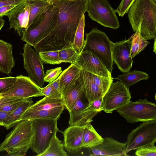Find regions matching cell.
Returning <instances> with one entry per match:
<instances>
[{
  "mask_svg": "<svg viewBox=\"0 0 156 156\" xmlns=\"http://www.w3.org/2000/svg\"><path fill=\"white\" fill-rule=\"evenodd\" d=\"M132 36L128 39L112 43V54L113 61L123 73L129 71L133 60L131 55Z\"/></svg>",
  "mask_w": 156,
  "mask_h": 156,
  "instance_id": "5bb4252c",
  "label": "cell"
},
{
  "mask_svg": "<svg viewBox=\"0 0 156 156\" xmlns=\"http://www.w3.org/2000/svg\"><path fill=\"white\" fill-rule=\"evenodd\" d=\"M135 0H122L119 5L115 10L119 15L123 16L127 13L129 8Z\"/></svg>",
  "mask_w": 156,
  "mask_h": 156,
  "instance_id": "8d00e7d4",
  "label": "cell"
},
{
  "mask_svg": "<svg viewBox=\"0 0 156 156\" xmlns=\"http://www.w3.org/2000/svg\"><path fill=\"white\" fill-rule=\"evenodd\" d=\"M26 99H18L12 101L0 107V110L11 112L16 109Z\"/></svg>",
  "mask_w": 156,
  "mask_h": 156,
  "instance_id": "74e56055",
  "label": "cell"
},
{
  "mask_svg": "<svg viewBox=\"0 0 156 156\" xmlns=\"http://www.w3.org/2000/svg\"><path fill=\"white\" fill-rule=\"evenodd\" d=\"M154 144L152 143L137 149L135 155L138 156H156V147Z\"/></svg>",
  "mask_w": 156,
  "mask_h": 156,
  "instance_id": "836d02e7",
  "label": "cell"
},
{
  "mask_svg": "<svg viewBox=\"0 0 156 156\" xmlns=\"http://www.w3.org/2000/svg\"><path fill=\"white\" fill-rule=\"evenodd\" d=\"M80 77L83 83L84 94L89 104L103 97L113 82L112 77L101 76L81 69Z\"/></svg>",
  "mask_w": 156,
  "mask_h": 156,
  "instance_id": "8fae6325",
  "label": "cell"
},
{
  "mask_svg": "<svg viewBox=\"0 0 156 156\" xmlns=\"http://www.w3.org/2000/svg\"><path fill=\"white\" fill-rule=\"evenodd\" d=\"M102 97H101L98 98L91 104H89L92 109L97 111L98 112H99L100 106L102 102Z\"/></svg>",
  "mask_w": 156,
  "mask_h": 156,
  "instance_id": "60d3db41",
  "label": "cell"
},
{
  "mask_svg": "<svg viewBox=\"0 0 156 156\" xmlns=\"http://www.w3.org/2000/svg\"><path fill=\"white\" fill-rule=\"evenodd\" d=\"M116 111L129 123L156 120V105L146 98L135 101H130Z\"/></svg>",
  "mask_w": 156,
  "mask_h": 156,
  "instance_id": "52a82bcc",
  "label": "cell"
},
{
  "mask_svg": "<svg viewBox=\"0 0 156 156\" xmlns=\"http://www.w3.org/2000/svg\"><path fill=\"white\" fill-rule=\"evenodd\" d=\"M65 108L63 105L49 109L34 111H26L22 116L20 120H33L35 119H59Z\"/></svg>",
  "mask_w": 156,
  "mask_h": 156,
  "instance_id": "7402d4cb",
  "label": "cell"
},
{
  "mask_svg": "<svg viewBox=\"0 0 156 156\" xmlns=\"http://www.w3.org/2000/svg\"><path fill=\"white\" fill-rule=\"evenodd\" d=\"M33 102L32 98L25 99L16 109L8 115L5 119L4 126L7 129L14 126L20 120L23 115L32 105Z\"/></svg>",
  "mask_w": 156,
  "mask_h": 156,
  "instance_id": "cb8c5ba5",
  "label": "cell"
},
{
  "mask_svg": "<svg viewBox=\"0 0 156 156\" xmlns=\"http://www.w3.org/2000/svg\"><path fill=\"white\" fill-rule=\"evenodd\" d=\"M30 7L25 1L16 6L6 15L9 22V29L13 28L22 36L28 25Z\"/></svg>",
  "mask_w": 156,
  "mask_h": 156,
  "instance_id": "2e32d148",
  "label": "cell"
},
{
  "mask_svg": "<svg viewBox=\"0 0 156 156\" xmlns=\"http://www.w3.org/2000/svg\"><path fill=\"white\" fill-rule=\"evenodd\" d=\"M22 55L24 67L28 77L40 88H43L45 73L43 62L38 53L27 43L24 45Z\"/></svg>",
  "mask_w": 156,
  "mask_h": 156,
  "instance_id": "7c38bea8",
  "label": "cell"
},
{
  "mask_svg": "<svg viewBox=\"0 0 156 156\" xmlns=\"http://www.w3.org/2000/svg\"><path fill=\"white\" fill-rule=\"evenodd\" d=\"M149 78L148 74L142 71L134 70L129 71L118 76L115 79L118 80L127 88L142 80Z\"/></svg>",
  "mask_w": 156,
  "mask_h": 156,
  "instance_id": "484cf974",
  "label": "cell"
},
{
  "mask_svg": "<svg viewBox=\"0 0 156 156\" xmlns=\"http://www.w3.org/2000/svg\"><path fill=\"white\" fill-rule=\"evenodd\" d=\"M84 126H69L62 132L64 137L63 146L68 152L74 154L81 150Z\"/></svg>",
  "mask_w": 156,
  "mask_h": 156,
  "instance_id": "ac0fdd59",
  "label": "cell"
},
{
  "mask_svg": "<svg viewBox=\"0 0 156 156\" xmlns=\"http://www.w3.org/2000/svg\"><path fill=\"white\" fill-rule=\"evenodd\" d=\"M10 113L0 110V126H4L5 119Z\"/></svg>",
  "mask_w": 156,
  "mask_h": 156,
  "instance_id": "ee69618b",
  "label": "cell"
},
{
  "mask_svg": "<svg viewBox=\"0 0 156 156\" xmlns=\"http://www.w3.org/2000/svg\"><path fill=\"white\" fill-rule=\"evenodd\" d=\"M155 2H156V0H153Z\"/></svg>",
  "mask_w": 156,
  "mask_h": 156,
  "instance_id": "c3c4849f",
  "label": "cell"
},
{
  "mask_svg": "<svg viewBox=\"0 0 156 156\" xmlns=\"http://www.w3.org/2000/svg\"><path fill=\"white\" fill-rule=\"evenodd\" d=\"M58 8L56 26L34 47L38 52L59 50L73 46L79 21L86 12L87 0H51Z\"/></svg>",
  "mask_w": 156,
  "mask_h": 156,
  "instance_id": "6da1fadb",
  "label": "cell"
},
{
  "mask_svg": "<svg viewBox=\"0 0 156 156\" xmlns=\"http://www.w3.org/2000/svg\"><path fill=\"white\" fill-rule=\"evenodd\" d=\"M17 99H18L3 97L0 95V107L5 105Z\"/></svg>",
  "mask_w": 156,
  "mask_h": 156,
  "instance_id": "7bdbcfd3",
  "label": "cell"
},
{
  "mask_svg": "<svg viewBox=\"0 0 156 156\" xmlns=\"http://www.w3.org/2000/svg\"><path fill=\"white\" fill-rule=\"evenodd\" d=\"M81 69L74 64H72L61 77L60 89L62 96L76 82L80 76Z\"/></svg>",
  "mask_w": 156,
  "mask_h": 156,
  "instance_id": "ffe728a7",
  "label": "cell"
},
{
  "mask_svg": "<svg viewBox=\"0 0 156 156\" xmlns=\"http://www.w3.org/2000/svg\"><path fill=\"white\" fill-rule=\"evenodd\" d=\"M85 16H82L77 27L73 45V48L80 54L83 51L85 44L84 40Z\"/></svg>",
  "mask_w": 156,
  "mask_h": 156,
  "instance_id": "4dcf8cb0",
  "label": "cell"
},
{
  "mask_svg": "<svg viewBox=\"0 0 156 156\" xmlns=\"http://www.w3.org/2000/svg\"><path fill=\"white\" fill-rule=\"evenodd\" d=\"M58 1H73L75 0H57Z\"/></svg>",
  "mask_w": 156,
  "mask_h": 156,
  "instance_id": "7dc6e473",
  "label": "cell"
},
{
  "mask_svg": "<svg viewBox=\"0 0 156 156\" xmlns=\"http://www.w3.org/2000/svg\"><path fill=\"white\" fill-rule=\"evenodd\" d=\"M52 87L51 82L49 83L45 87L41 88L42 93L46 97H48L50 96L51 93Z\"/></svg>",
  "mask_w": 156,
  "mask_h": 156,
  "instance_id": "b9f144b4",
  "label": "cell"
},
{
  "mask_svg": "<svg viewBox=\"0 0 156 156\" xmlns=\"http://www.w3.org/2000/svg\"><path fill=\"white\" fill-rule=\"evenodd\" d=\"M103 138L96 131L90 123L85 125L83 136L82 148L96 147L102 143Z\"/></svg>",
  "mask_w": 156,
  "mask_h": 156,
  "instance_id": "d4e9b609",
  "label": "cell"
},
{
  "mask_svg": "<svg viewBox=\"0 0 156 156\" xmlns=\"http://www.w3.org/2000/svg\"><path fill=\"white\" fill-rule=\"evenodd\" d=\"M156 142V120L144 122L128 135L125 153Z\"/></svg>",
  "mask_w": 156,
  "mask_h": 156,
  "instance_id": "30bf717a",
  "label": "cell"
},
{
  "mask_svg": "<svg viewBox=\"0 0 156 156\" xmlns=\"http://www.w3.org/2000/svg\"><path fill=\"white\" fill-rule=\"evenodd\" d=\"M59 50L40 52L39 55L44 64H58L61 63L58 53Z\"/></svg>",
  "mask_w": 156,
  "mask_h": 156,
  "instance_id": "d6a6232c",
  "label": "cell"
},
{
  "mask_svg": "<svg viewBox=\"0 0 156 156\" xmlns=\"http://www.w3.org/2000/svg\"><path fill=\"white\" fill-rule=\"evenodd\" d=\"M25 2V0H0V7L10 5H18Z\"/></svg>",
  "mask_w": 156,
  "mask_h": 156,
  "instance_id": "f35d334b",
  "label": "cell"
},
{
  "mask_svg": "<svg viewBox=\"0 0 156 156\" xmlns=\"http://www.w3.org/2000/svg\"><path fill=\"white\" fill-rule=\"evenodd\" d=\"M126 146V142H121L111 137H106L103 138L101 144L88 148L91 156H126L128 155L125 153Z\"/></svg>",
  "mask_w": 156,
  "mask_h": 156,
  "instance_id": "e0dca14e",
  "label": "cell"
},
{
  "mask_svg": "<svg viewBox=\"0 0 156 156\" xmlns=\"http://www.w3.org/2000/svg\"><path fill=\"white\" fill-rule=\"evenodd\" d=\"M131 98L129 88L120 81L112 82L102 97L99 112L112 113L127 104Z\"/></svg>",
  "mask_w": 156,
  "mask_h": 156,
  "instance_id": "9c48e42d",
  "label": "cell"
},
{
  "mask_svg": "<svg viewBox=\"0 0 156 156\" xmlns=\"http://www.w3.org/2000/svg\"><path fill=\"white\" fill-rule=\"evenodd\" d=\"M16 77L9 76L0 78V94L9 90L14 85Z\"/></svg>",
  "mask_w": 156,
  "mask_h": 156,
  "instance_id": "e575fe53",
  "label": "cell"
},
{
  "mask_svg": "<svg viewBox=\"0 0 156 156\" xmlns=\"http://www.w3.org/2000/svg\"><path fill=\"white\" fill-rule=\"evenodd\" d=\"M140 25L137 30L132 36L131 49V55L132 58L142 51L149 43V42L144 39L140 32Z\"/></svg>",
  "mask_w": 156,
  "mask_h": 156,
  "instance_id": "f546056e",
  "label": "cell"
},
{
  "mask_svg": "<svg viewBox=\"0 0 156 156\" xmlns=\"http://www.w3.org/2000/svg\"><path fill=\"white\" fill-rule=\"evenodd\" d=\"M35 0H25L26 1H33Z\"/></svg>",
  "mask_w": 156,
  "mask_h": 156,
  "instance_id": "bcb514c9",
  "label": "cell"
},
{
  "mask_svg": "<svg viewBox=\"0 0 156 156\" xmlns=\"http://www.w3.org/2000/svg\"><path fill=\"white\" fill-rule=\"evenodd\" d=\"M16 78L13 86L7 92L0 94V96L16 99L44 96L41 88L28 77L20 75L16 76Z\"/></svg>",
  "mask_w": 156,
  "mask_h": 156,
  "instance_id": "4fadbf2b",
  "label": "cell"
},
{
  "mask_svg": "<svg viewBox=\"0 0 156 156\" xmlns=\"http://www.w3.org/2000/svg\"><path fill=\"white\" fill-rule=\"evenodd\" d=\"M5 20L3 19V16H0V31L4 25Z\"/></svg>",
  "mask_w": 156,
  "mask_h": 156,
  "instance_id": "f6af8a7d",
  "label": "cell"
},
{
  "mask_svg": "<svg viewBox=\"0 0 156 156\" xmlns=\"http://www.w3.org/2000/svg\"><path fill=\"white\" fill-rule=\"evenodd\" d=\"M127 13L134 32L140 25V34L144 39L156 40V2L153 0H135Z\"/></svg>",
  "mask_w": 156,
  "mask_h": 156,
  "instance_id": "7a4b0ae2",
  "label": "cell"
},
{
  "mask_svg": "<svg viewBox=\"0 0 156 156\" xmlns=\"http://www.w3.org/2000/svg\"><path fill=\"white\" fill-rule=\"evenodd\" d=\"M58 119L32 120L34 136L30 148L36 153V156H39L45 151L53 137L59 131L57 127Z\"/></svg>",
  "mask_w": 156,
  "mask_h": 156,
  "instance_id": "8992f818",
  "label": "cell"
},
{
  "mask_svg": "<svg viewBox=\"0 0 156 156\" xmlns=\"http://www.w3.org/2000/svg\"><path fill=\"white\" fill-rule=\"evenodd\" d=\"M84 94L83 86L80 75L75 83L62 96L64 108L70 111L76 101Z\"/></svg>",
  "mask_w": 156,
  "mask_h": 156,
  "instance_id": "44dd1931",
  "label": "cell"
},
{
  "mask_svg": "<svg viewBox=\"0 0 156 156\" xmlns=\"http://www.w3.org/2000/svg\"><path fill=\"white\" fill-rule=\"evenodd\" d=\"M17 5H10L0 7V16H6L7 13Z\"/></svg>",
  "mask_w": 156,
  "mask_h": 156,
  "instance_id": "ab89813d",
  "label": "cell"
},
{
  "mask_svg": "<svg viewBox=\"0 0 156 156\" xmlns=\"http://www.w3.org/2000/svg\"><path fill=\"white\" fill-rule=\"evenodd\" d=\"M86 12L92 20L104 27L114 29L119 27L115 10L107 0H87Z\"/></svg>",
  "mask_w": 156,
  "mask_h": 156,
  "instance_id": "ba28073f",
  "label": "cell"
},
{
  "mask_svg": "<svg viewBox=\"0 0 156 156\" xmlns=\"http://www.w3.org/2000/svg\"><path fill=\"white\" fill-rule=\"evenodd\" d=\"M30 7L29 26L51 4L50 0L26 1Z\"/></svg>",
  "mask_w": 156,
  "mask_h": 156,
  "instance_id": "4316f807",
  "label": "cell"
},
{
  "mask_svg": "<svg viewBox=\"0 0 156 156\" xmlns=\"http://www.w3.org/2000/svg\"><path fill=\"white\" fill-rule=\"evenodd\" d=\"M12 49L10 43L0 40V71L8 75L15 65Z\"/></svg>",
  "mask_w": 156,
  "mask_h": 156,
  "instance_id": "d6986e66",
  "label": "cell"
},
{
  "mask_svg": "<svg viewBox=\"0 0 156 156\" xmlns=\"http://www.w3.org/2000/svg\"><path fill=\"white\" fill-rule=\"evenodd\" d=\"M98 112L92 109L90 105L84 109L69 116V124L70 126H84L93 121L92 119Z\"/></svg>",
  "mask_w": 156,
  "mask_h": 156,
  "instance_id": "603a6c76",
  "label": "cell"
},
{
  "mask_svg": "<svg viewBox=\"0 0 156 156\" xmlns=\"http://www.w3.org/2000/svg\"><path fill=\"white\" fill-rule=\"evenodd\" d=\"M62 72L61 67H59L47 70L44 75V82L50 83L55 80Z\"/></svg>",
  "mask_w": 156,
  "mask_h": 156,
  "instance_id": "d590c367",
  "label": "cell"
},
{
  "mask_svg": "<svg viewBox=\"0 0 156 156\" xmlns=\"http://www.w3.org/2000/svg\"><path fill=\"white\" fill-rule=\"evenodd\" d=\"M51 2L48 7L28 26L22 36V40L31 46H36L56 26L58 8Z\"/></svg>",
  "mask_w": 156,
  "mask_h": 156,
  "instance_id": "277c9868",
  "label": "cell"
},
{
  "mask_svg": "<svg viewBox=\"0 0 156 156\" xmlns=\"http://www.w3.org/2000/svg\"><path fill=\"white\" fill-rule=\"evenodd\" d=\"M63 105L62 99L45 96L34 104L32 105L27 111H34L49 109Z\"/></svg>",
  "mask_w": 156,
  "mask_h": 156,
  "instance_id": "83f0119b",
  "label": "cell"
},
{
  "mask_svg": "<svg viewBox=\"0 0 156 156\" xmlns=\"http://www.w3.org/2000/svg\"><path fill=\"white\" fill-rule=\"evenodd\" d=\"M63 147L61 141L55 134L51 139L47 148L39 156H67V154Z\"/></svg>",
  "mask_w": 156,
  "mask_h": 156,
  "instance_id": "f1b7e54d",
  "label": "cell"
},
{
  "mask_svg": "<svg viewBox=\"0 0 156 156\" xmlns=\"http://www.w3.org/2000/svg\"><path fill=\"white\" fill-rule=\"evenodd\" d=\"M112 43L105 33L94 28L86 34L85 44L83 50H87L94 53L111 74L113 69Z\"/></svg>",
  "mask_w": 156,
  "mask_h": 156,
  "instance_id": "5b68a950",
  "label": "cell"
},
{
  "mask_svg": "<svg viewBox=\"0 0 156 156\" xmlns=\"http://www.w3.org/2000/svg\"><path fill=\"white\" fill-rule=\"evenodd\" d=\"M79 54L73 46L63 48L59 50V58L60 63L75 64Z\"/></svg>",
  "mask_w": 156,
  "mask_h": 156,
  "instance_id": "1f68e13d",
  "label": "cell"
},
{
  "mask_svg": "<svg viewBox=\"0 0 156 156\" xmlns=\"http://www.w3.org/2000/svg\"><path fill=\"white\" fill-rule=\"evenodd\" d=\"M81 69L94 74L111 77V74L98 58L91 52L83 50L74 64Z\"/></svg>",
  "mask_w": 156,
  "mask_h": 156,
  "instance_id": "9a60e30c",
  "label": "cell"
},
{
  "mask_svg": "<svg viewBox=\"0 0 156 156\" xmlns=\"http://www.w3.org/2000/svg\"><path fill=\"white\" fill-rule=\"evenodd\" d=\"M34 130L32 120H20L0 144V151L11 156H23L30 147Z\"/></svg>",
  "mask_w": 156,
  "mask_h": 156,
  "instance_id": "3957f363",
  "label": "cell"
}]
</instances>
